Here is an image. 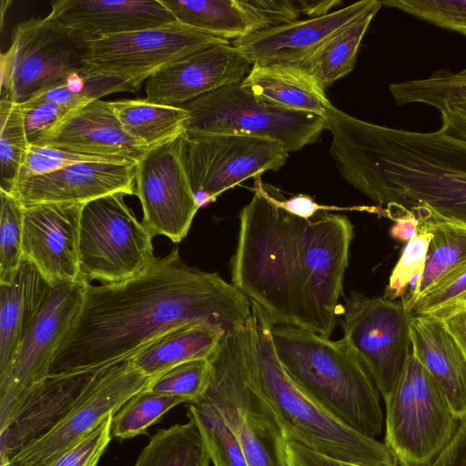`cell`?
Wrapping results in <instances>:
<instances>
[{
    "label": "cell",
    "mask_w": 466,
    "mask_h": 466,
    "mask_svg": "<svg viewBox=\"0 0 466 466\" xmlns=\"http://www.w3.org/2000/svg\"><path fill=\"white\" fill-rule=\"evenodd\" d=\"M251 318L247 296L218 273L187 265L176 247L131 279L87 285L48 375L97 370L126 361L180 326L206 325L226 334L248 326Z\"/></svg>",
    "instance_id": "cell-1"
},
{
    "label": "cell",
    "mask_w": 466,
    "mask_h": 466,
    "mask_svg": "<svg viewBox=\"0 0 466 466\" xmlns=\"http://www.w3.org/2000/svg\"><path fill=\"white\" fill-rule=\"evenodd\" d=\"M353 236L346 216L292 215L274 202L260 177H255L254 196L239 214L232 284L260 305L274 325L329 337L340 313Z\"/></svg>",
    "instance_id": "cell-2"
},
{
    "label": "cell",
    "mask_w": 466,
    "mask_h": 466,
    "mask_svg": "<svg viewBox=\"0 0 466 466\" xmlns=\"http://www.w3.org/2000/svg\"><path fill=\"white\" fill-rule=\"evenodd\" d=\"M340 176L380 207L423 208L466 224V141L441 127L419 132L326 116Z\"/></svg>",
    "instance_id": "cell-3"
},
{
    "label": "cell",
    "mask_w": 466,
    "mask_h": 466,
    "mask_svg": "<svg viewBox=\"0 0 466 466\" xmlns=\"http://www.w3.org/2000/svg\"><path fill=\"white\" fill-rule=\"evenodd\" d=\"M251 301V300H250ZM254 352L250 380L285 437L330 458L361 466H400L394 452L339 419L286 372L272 342L274 323L251 301Z\"/></svg>",
    "instance_id": "cell-4"
},
{
    "label": "cell",
    "mask_w": 466,
    "mask_h": 466,
    "mask_svg": "<svg viewBox=\"0 0 466 466\" xmlns=\"http://www.w3.org/2000/svg\"><path fill=\"white\" fill-rule=\"evenodd\" d=\"M271 336L279 360L303 390L354 430L375 439L381 434L380 394L342 339L290 325H273Z\"/></svg>",
    "instance_id": "cell-5"
},
{
    "label": "cell",
    "mask_w": 466,
    "mask_h": 466,
    "mask_svg": "<svg viewBox=\"0 0 466 466\" xmlns=\"http://www.w3.org/2000/svg\"><path fill=\"white\" fill-rule=\"evenodd\" d=\"M254 352L251 322L226 333L208 360L211 380L204 397L219 412L241 446L248 466H286L280 426L250 380Z\"/></svg>",
    "instance_id": "cell-6"
},
{
    "label": "cell",
    "mask_w": 466,
    "mask_h": 466,
    "mask_svg": "<svg viewBox=\"0 0 466 466\" xmlns=\"http://www.w3.org/2000/svg\"><path fill=\"white\" fill-rule=\"evenodd\" d=\"M384 402V443L400 466L430 464L459 426L444 392L412 352Z\"/></svg>",
    "instance_id": "cell-7"
},
{
    "label": "cell",
    "mask_w": 466,
    "mask_h": 466,
    "mask_svg": "<svg viewBox=\"0 0 466 466\" xmlns=\"http://www.w3.org/2000/svg\"><path fill=\"white\" fill-rule=\"evenodd\" d=\"M189 113L186 132L261 137L279 142L288 152L315 143L327 130V118L268 104L241 82L227 85L180 106Z\"/></svg>",
    "instance_id": "cell-8"
},
{
    "label": "cell",
    "mask_w": 466,
    "mask_h": 466,
    "mask_svg": "<svg viewBox=\"0 0 466 466\" xmlns=\"http://www.w3.org/2000/svg\"><path fill=\"white\" fill-rule=\"evenodd\" d=\"M88 41L47 16L20 23L1 55V99L23 104L86 73Z\"/></svg>",
    "instance_id": "cell-9"
},
{
    "label": "cell",
    "mask_w": 466,
    "mask_h": 466,
    "mask_svg": "<svg viewBox=\"0 0 466 466\" xmlns=\"http://www.w3.org/2000/svg\"><path fill=\"white\" fill-rule=\"evenodd\" d=\"M121 193L85 203L78 243L82 280L116 284L143 273L156 259L153 237Z\"/></svg>",
    "instance_id": "cell-10"
},
{
    "label": "cell",
    "mask_w": 466,
    "mask_h": 466,
    "mask_svg": "<svg viewBox=\"0 0 466 466\" xmlns=\"http://www.w3.org/2000/svg\"><path fill=\"white\" fill-rule=\"evenodd\" d=\"M413 314L402 301L353 292L343 309L341 339L364 365L383 400L411 354Z\"/></svg>",
    "instance_id": "cell-11"
},
{
    "label": "cell",
    "mask_w": 466,
    "mask_h": 466,
    "mask_svg": "<svg viewBox=\"0 0 466 466\" xmlns=\"http://www.w3.org/2000/svg\"><path fill=\"white\" fill-rule=\"evenodd\" d=\"M223 44L229 42L174 21L89 40L85 63L91 74L122 78L139 89L143 81L168 64Z\"/></svg>",
    "instance_id": "cell-12"
},
{
    "label": "cell",
    "mask_w": 466,
    "mask_h": 466,
    "mask_svg": "<svg viewBox=\"0 0 466 466\" xmlns=\"http://www.w3.org/2000/svg\"><path fill=\"white\" fill-rule=\"evenodd\" d=\"M289 153L274 140L239 135L185 134L184 162L201 208L226 190L268 170L278 171Z\"/></svg>",
    "instance_id": "cell-13"
},
{
    "label": "cell",
    "mask_w": 466,
    "mask_h": 466,
    "mask_svg": "<svg viewBox=\"0 0 466 466\" xmlns=\"http://www.w3.org/2000/svg\"><path fill=\"white\" fill-rule=\"evenodd\" d=\"M84 282H62L50 289L39 313L0 375V428L23 396L48 376L51 364L82 306Z\"/></svg>",
    "instance_id": "cell-14"
},
{
    "label": "cell",
    "mask_w": 466,
    "mask_h": 466,
    "mask_svg": "<svg viewBox=\"0 0 466 466\" xmlns=\"http://www.w3.org/2000/svg\"><path fill=\"white\" fill-rule=\"evenodd\" d=\"M185 134L147 150L137 161L136 196L142 224L154 238H185L199 209L184 162Z\"/></svg>",
    "instance_id": "cell-15"
},
{
    "label": "cell",
    "mask_w": 466,
    "mask_h": 466,
    "mask_svg": "<svg viewBox=\"0 0 466 466\" xmlns=\"http://www.w3.org/2000/svg\"><path fill=\"white\" fill-rule=\"evenodd\" d=\"M151 379L139 371L130 360L109 366L77 406L47 433L18 451L8 463L12 466L49 465L101 420L145 390Z\"/></svg>",
    "instance_id": "cell-16"
},
{
    "label": "cell",
    "mask_w": 466,
    "mask_h": 466,
    "mask_svg": "<svg viewBox=\"0 0 466 466\" xmlns=\"http://www.w3.org/2000/svg\"><path fill=\"white\" fill-rule=\"evenodd\" d=\"M107 368L48 375L32 387L0 428V464L8 463L61 421L87 396Z\"/></svg>",
    "instance_id": "cell-17"
},
{
    "label": "cell",
    "mask_w": 466,
    "mask_h": 466,
    "mask_svg": "<svg viewBox=\"0 0 466 466\" xmlns=\"http://www.w3.org/2000/svg\"><path fill=\"white\" fill-rule=\"evenodd\" d=\"M83 206L81 203L24 206L23 258L33 264L52 287L62 282H84L78 259Z\"/></svg>",
    "instance_id": "cell-18"
},
{
    "label": "cell",
    "mask_w": 466,
    "mask_h": 466,
    "mask_svg": "<svg viewBox=\"0 0 466 466\" xmlns=\"http://www.w3.org/2000/svg\"><path fill=\"white\" fill-rule=\"evenodd\" d=\"M252 64L234 46H209L181 57L149 76L146 100L180 106L221 86L241 82Z\"/></svg>",
    "instance_id": "cell-19"
},
{
    "label": "cell",
    "mask_w": 466,
    "mask_h": 466,
    "mask_svg": "<svg viewBox=\"0 0 466 466\" xmlns=\"http://www.w3.org/2000/svg\"><path fill=\"white\" fill-rule=\"evenodd\" d=\"M379 5L380 0L359 1L321 17L257 31L233 46L252 65L298 66L339 29Z\"/></svg>",
    "instance_id": "cell-20"
},
{
    "label": "cell",
    "mask_w": 466,
    "mask_h": 466,
    "mask_svg": "<svg viewBox=\"0 0 466 466\" xmlns=\"http://www.w3.org/2000/svg\"><path fill=\"white\" fill-rule=\"evenodd\" d=\"M137 161L82 162L35 176L11 193L24 206L41 203H81L112 194H136Z\"/></svg>",
    "instance_id": "cell-21"
},
{
    "label": "cell",
    "mask_w": 466,
    "mask_h": 466,
    "mask_svg": "<svg viewBox=\"0 0 466 466\" xmlns=\"http://www.w3.org/2000/svg\"><path fill=\"white\" fill-rule=\"evenodd\" d=\"M31 144L137 162L149 150L127 134L108 101L102 99L70 110Z\"/></svg>",
    "instance_id": "cell-22"
},
{
    "label": "cell",
    "mask_w": 466,
    "mask_h": 466,
    "mask_svg": "<svg viewBox=\"0 0 466 466\" xmlns=\"http://www.w3.org/2000/svg\"><path fill=\"white\" fill-rule=\"evenodd\" d=\"M47 17L93 40L177 21L159 0H57Z\"/></svg>",
    "instance_id": "cell-23"
},
{
    "label": "cell",
    "mask_w": 466,
    "mask_h": 466,
    "mask_svg": "<svg viewBox=\"0 0 466 466\" xmlns=\"http://www.w3.org/2000/svg\"><path fill=\"white\" fill-rule=\"evenodd\" d=\"M411 352L444 392L458 419L466 414V355L443 320L414 316Z\"/></svg>",
    "instance_id": "cell-24"
},
{
    "label": "cell",
    "mask_w": 466,
    "mask_h": 466,
    "mask_svg": "<svg viewBox=\"0 0 466 466\" xmlns=\"http://www.w3.org/2000/svg\"><path fill=\"white\" fill-rule=\"evenodd\" d=\"M51 289L25 258L13 281L0 285V375L10 365Z\"/></svg>",
    "instance_id": "cell-25"
},
{
    "label": "cell",
    "mask_w": 466,
    "mask_h": 466,
    "mask_svg": "<svg viewBox=\"0 0 466 466\" xmlns=\"http://www.w3.org/2000/svg\"><path fill=\"white\" fill-rule=\"evenodd\" d=\"M242 86L262 101L293 111L326 117L333 105L304 69L287 65H253Z\"/></svg>",
    "instance_id": "cell-26"
},
{
    "label": "cell",
    "mask_w": 466,
    "mask_h": 466,
    "mask_svg": "<svg viewBox=\"0 0 466 466\" xmlns=\"http://www.w3.org/2000/svg\"><path fill=\"white\" fill-rule=\"evenodd\" d=\"M420 225L432 234L424 270L419 281L401 298L411 305L449 276L466 266V224L423 208H413Z\"/></svg>",
    "instance_id": "cell-27"
},
{
    "label": "cell",
    "mask_w": 466,
    "mask_h": 466,
    "mask_svg": "<svg viewBox=\"0 0 466 466\" xmlns=\"http://www.w3.org/2000/svg\"><path fill=\"white\" fill-rule=\"evenodd\" d=\"M224 335L206 325L180 326L159 336L129 360L143 374L154 378L187 361L209 360Z\"/></svg>",
    "instance_id": "cell-28"
},
{
    "label": "cell",
    "mask_w": 466,
    "mask_h": 466,
    "mask_svg": "<svg viewBox=\"0 0 466 466\" xmlns=\"http://www.w3.org/2000/svg\"><path fill=\"white\" fill-rule=\"evenodd\" d=\"M184 25L228 40L263 30L262 22L240 0H159Z\"/></svg>",
    "instance_id": "cell-29"
},
{
    "label": "cell",
    "mask_w": 466,
    "mask_h": 466,
    "mask_svg": "<svg viewBox=\"0 0 466 466\" xmlns=\"http://www.w3.org/2000/svg\"><path fill=\"white\" fill-rule=\"evenodd\" d=\"M127 134L150 149L186 132L189 113L180 107L146 99L108 101Z\"/></svg>",
    "instance_id": "cell-30"
},
{
    "label": "cell",
    "mask_w": 466,
    "mask_h": 466,
    "mask_svg": "<svg viewBox=\"0 0 466 466\" xmlns=\"http://www.w3.org/2000/svg\"><path fill=\"white\" fill-rule=\"evenodd\" d=\"M381 6H376L339 29L296 66L308 72L324 90L348 75L354 68L361 40Z\"/></svg>",
    "instance_id": "cell-31"
},
{
    "label": "cell",
    "mask_w": 466,
    "mask_h": 466,
    "mask_svg": "<svg viewBox=\"0 0 466 466\" xmlns=\"http://www.w3.org/2000/svg\"><path fill=\"white\" fill-rule=\"evenodd\" d=\"M204 436L196 421L187 417L157 431L132 466H211Z\"/></svg>",
    "instance_id": "cell-32"
},
{
    "label": "cell",
    "mask_w": 466,
    "mask_h": 466,
    "mask_svg": "<svg viewBox=\"0 0 466 466\" xmlns=\"http://www.w3.org/2000/svg\"><path fill=\"white\" fill-rule=\"evenodd\" d=\"M389 91L399 106L420 103L438 110L446 104H466V67L441 69L429 77L392 83Z\"/></svg>",
    "instance_id": "cell-33"
},
{
    "label": "cell",
    "mask_w": 466,
    "mask_h": 466,
    "mask_svg": "<svg viewBox=\"0 0 466 466\" xmlns=\"http://www.w3.org/2000/svg\"><path fill=\"white\" fill-rule=\"evenodd\" d=\"M181 403L183 398L143 390L131 397L113 416L111 435L118 441L146 433L168 410Z\"/></svg>",
    "instance_id": "cell-34"
},
{
    "label": "cell",
    "mask_w": 466,
    "mask_h": 466,
    "mask_svg": "<svg viewBox=\"0 0 466 466\" xmlns=\"http://www.w3.org/2000/svg\"><path fill=\"white\" fill-rule=\"evenodd\" d=\"M0 122V189L12 193L30 146L21 106L1 99Z\"/></svg>",
    "instance_id": "cell-35"
},
{
    "label": "cell",
    "mask_w": 466,
    "mask_h": 466,
    "mask_svg": "<svg viewBox=\"0 0 466 466\" xmlns=\"http://www.w3.org/2000/svg\"><path fill=\"white\" fill-rule=\"evenodd\" d=\"M0 285L15 279L23 261L24 205L0 189Z\"/></svg>",
    "instance_id": "cell-36"
},
{
    "label": "cell",
    "mask_w": 466,
    "mask_h": 466,
    "mask_svg": "<svg viewBox=\"0 0 466 466\" xmlns=\"http://www.w3.org/2000/svg\"><path fill=\"white\" fill-rule=\"evenodd\" d=\"M211 380L208 360H196L178 364L151 379L146 390L183 398L187 403L199 401Z\"/></svg>",
    "instance_id": "cell-37"
},
{
    "label": "cell",
    "mask_w": 466,
    "mask_h": 466,
    "mask_svg": "<svg viewBox=\"0 0 466 466\" xmlns=\"http://www.w3.org/2000/svg\"><path fill=\"white\" fill-rule=\"evenodd\" d=\"M187 415L213 443L226 466H248L239 441L216 408L199 400L188 405Z\"/></svg>",
    "instance_id": "cell-38"
},
{
    "label": "cell",
    "mask_w": 466,
    "mask_h": 466,
    "mask_svg": "<svg viewBox=\"0 0 466 466\" xmlns=\"http://www.w3.org/2000/svg\"><path fill=\"white\" fill-rule=\"evenodd\" d=\"M465 309L466 266L431 289L410 308L414 316L441 320Z\"/></svg>",
    "instance_id": "cell-39"
},
{
    "label": "cell",
    "mask_w": 466,
    "mask_h": 466,
    "mask_svg": "<svg viewBox=\"0 0 466 466\" xmlns=\"http://www.w3.org/2000/svg\"><path fill=\"white\" fill-rule=\"evenodd\" d=\"M432 234L420 225V233L407 242L389 279L384 297L402 298L420 279Z\"/></svg>",
    "instance_id": "cell-40"
},
{
    "label": "cell",
    "mask_w": 466,
    "mask_h": 466,
    "mask_svg": "<svg viewBox=\"0 0 466 466\" xmlns=\"http://www.w3.org/2000/svg\"><path fill=\"white\" fill-rule=\"evenodd\" d=\"M393 7L436 26L466 35V0H384Z\"/></svg>",
    "instance_id": "cell-41"
},
{
    "label": "cell",
    "mask_w": 466,
    "mask_h": 466,
    "mask_svg": "<svg viewBox=\"0 0 466 466\" xmlns=\"http://www.w3.org/2000/svg\"><path fill=\"white\" fill-rule=\"evenodd\" d=\"M91 161L124 163L132 160L85 156L30 144L25 160L19 173L17 184L35 176L54 172L74 164Z\"/></svg>",
    "instance_id": "cell-42"
},
{
    "label": "cell",
    "mask_w": 466,
    "mask_h": 466,
    "mask_svg": "<svg viewBox=\"0 0 466 466\" xmlns=\"http://www.w3.org/2000/svg\"><path fill=\"white\" fill-rule=\"evenodd\" d=\"M114 414L101 420L47 466H97L112 439L111 423Z\"/></svg>",
    "instance_id": "cell-43"
},
{
    "label": "cell",
    "mask_w": 466,
    "mask_h": 466,
    "mask_svg": "<svg viewBox=\"0 0 466 466\" xmlns=\"http://www.w3.org/2000/svg\"><path fill=\"white\" fill-rule=\"evenodd\" d=\"M19 105L23 111L25 127L30 144L75 108L49 102Z\"/></svg>",
    "instance_id": "cell-44"
},
{
    "label": "cell",
    "mask_w": 466,
    "mask_h": 466,
    "mask_svg": "<svg viewBox=\"0 0 466 466\" xmlns=\"http://www.w3.org/2000/svg\"><path fill=\"white\" fill-rule=\"evenodd\" d=\"M262 22L263 28H271L294 22L301 14L296 1L240 0Z\"/></svg>",
    "instance_id": "cell-45"
},
{
    "label": "cell",
    "mask_w": 466,
    "mask_h": 466,
    "mask_svg": "<svg viewBox=\"0 0 466 466\" xmlns=\"http://www.w3.org/2000/svg\"><path fill=\"white\" fill-rule=\"evenodd\" d=\"M279 441L286 466H361L319 453L288 439L283 435L281 430Z\"/></svg>",
    "instance_id": "cell-46"
},
{
    "label": "cell",
    "mask_w": 466,
    "mask_h": 466,
    "mask_svg": "<svg viewBox=\"0 0 466 466\" xmlns=\"http://www.w3.org/2000/svg\"><path fill=\"white\" fill-rule=\"evenodd\" d=\"M274 202L287 210L292 215H295L303 218H310L319 212L327 210H369V207H358V208H337L322 206L315 202L309 196L307 195H297L290 198L285 199L281 195L276 196L275 193H271Z\"/></svg>",
    "instance_id": "cell-47"
},
{
    "label": "cell",
    "mask_w": 466,
    "mask_h": 466,
    "mask_svg": "<svg viewBox=\"0 0 466 466\" xmlns=\"http://www.w3.org/2000/svg\"><path fill=\"white\" fill-rule=\"evenodd\" d=\"M427 466H466V414L449 444Z\"/></svg>",
    "instance_id": "cell-48"
},
{
    "label": "cell",
    "mask_w": 466,
    "mask_h": 466,
    "mask_svg": "<svg viewBox=\"0 0 466 466\" xmlns=\"http://www.w3.org/2000/svg\"><path fill=\"white\" fill-rule=\"evenodd\" d=\"M382 214L395 221L390 230L393 238L409 242L420 233V220L413 212L402 208H386Z\"/></svg>",
    "instance_id": "cell-49"
},
{
    "label": "cell",
    "mask_w": 466,
    "mask_h": 466,
    "mask_svg": "<svg viewBox=\"0 0 466 466\" xmlns=\"http://www.w3.org/2000/svg\"><path fill=\"white\" fill-rule=\"evenodd\" d=\"M439 111L441 128L450 136L466 141V104H446Z\"/></svg>",
    "instance_id": "cell-50"
},
{
    "label": "cell",
    "mask_w": 466,
    "mask_h": 466,
    "mask_svg": "<svg viewBox=\"0 0 466 466\" xmlns=\"http://www.w3.org/2000/svg\"><path fill=\"white\" fill-rule=\"evenodd\" d=\"M296 4L300 11L309 16V18H318L328 15V11L332 7L341 4L338 0H298Z\"/></svg>",
    "instance_id": "cell-51"
},
{
    "label": "cell",
    "mask_w": 466,
    "mask_h": 466,
    "mask_svg": "<svg viewBox=\"0 0 466 466\" xmlns=\"http://www.w3.org/2000/svg\"><path fill=\"white\" fill-rule=\"evenodd\" d=\"M443 322L466 355V309L443 319Z\"/></svg>",
    "instance_id": "cell-52"
},
{
    "label": "cell",
    "mask_w": 466,
    "mask_h": 466,
    "mask_svg": "<svg viewBox=\"0 0 466 466\" xmlns=\"http://www.w3.org/2000/svg\"><path fill=\"white\" fill-rule=\"evenodd\" d=\"M202 434L206 441V444H207V447H208V450L209 452L212 466H226L225 463L222 461V460H221L219 454L218 453L213 443L206 437V435L203 432H202Z\"/></svg>",
    "instance_id": "cell-53"
},
{
    "label": "cell",
    "mask_w": 466,
    "mask_h": 466,
    "mask_svg": "<svg viewBox=\"0 0 466 466\" xmlns=\"http://www.w3.org/2000/svg\"><path fill=\"white\" fill-rule=\"evenodd\" d=\"M11 4V1H1V27L3 28L4 25V15L5 11L7 9L8 5Z\"/></svg>",
    "instance_id": "cell-54"
},
{
    "label": "cell",
    "mask_w": 466,
    "mask_h": 466,
    "mask_svg": "<svg viewBox=\"0 0 466 466\" xmlns=\"http://www.w3.org/2000/svg\"><path fill=\"white\" fill-rule=\"evenodd\" d=\"M0 466H12L9 463L0 464Z\"/></svg>",
    "instance_id": "cell-55"
}]
</instances>
